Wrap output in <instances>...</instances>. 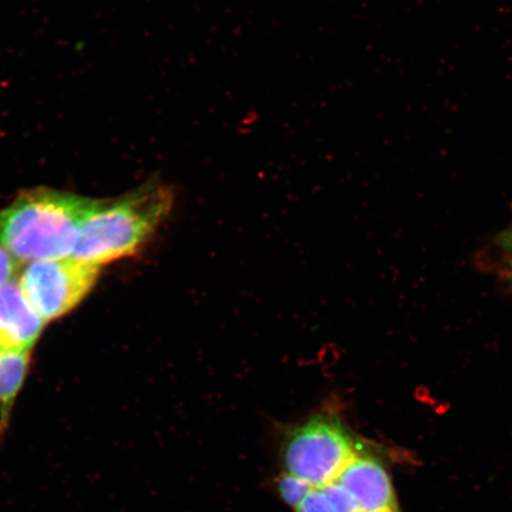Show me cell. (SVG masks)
<instances>
[{
    "instance_id": "6da1fadb",
    "label": "cell",
    "mask_w": 512,
    "mask_h": 512,
    "mask_svg": "<svg viewBox=\"0 0 512 512\" xmlns=\"http://www.w3.org/2000/svg\"><path fill=\"white\" fill-rule=\"evenodd\" d=\"M175 192L159 178L112 200H96L83 222L73 258L94 266L142 251L168 219Z\"/></svg>"
},
{
    "instance_id": "7a4b0ae2",
    "label": "cell",
    "mask_w": 512,
    "mask_h": 512,
    "mask_svg": "<svg viewBox=\"0 0 512 512\" xmlns=\"http://www.w3.org/2000/svg\"><path fill=\"white\" fill-rule=\"evenodd\" d=\"M95 202L49 188L24 191L0 211V243L17 262L69 258Z\"/></svg>"
},
{
    "instance_id": "3957f363",
    "label": "cell",
    "mask_w": 512,
    "mask_h": 512,
    "mask_svg": "<svg viewBox=\"0 0 512 512\" xmlns=\"http://www.w3.org/2000/svg\"><path fill=\"white\" fill-rule=\"evenodd\" d=\"M362 450L344 424L336 400H328L284 434L286 472L320 489L336 482L344 467Z\"/></svg>"
},
{
    "instance_id": "277c9868",
    "label": "cell",
    "mask_w": 512,
    "mask_h": 512,
    "mask_svg": "<svg viewBox=\"0 0 512 512\" xmlns=\"http://www.w3.org/2000/svg\"><path fill=\"white\" fill-rule=\"evenodd\" d=\"M100 267L69 258L31 262L19 274L25 297L46 322L78 306L92 291Z\"/></svg>"
},
{
    "instance_id": "5b68a950",
    "label": "cell",
    "mask_w": 512,
    "mask_h": 512,
    "mask_svg": "<svg viewBox=\"0 0 512 512\" xmlns=\"http://www.w3.org/2000/svg\"><path fill=\"white\" fill-rule=\"evenodd\" d=\"M336 482L355 499L358 512H399L387 470L379 459L362 450L344 467Z\"/></svg>"
},
{
    "instance_id": "8992f818",
    "label": "cell",
    "mask_w": 512,
    "mask_h": 512,
    "mask_svg": "<svg viewBox=\"0 0 512 512\" xmlns=\"http://www.w3.org/2000/svg\"><path fill=\"white\" fill-rule=\"evenodd\" d=\"M46 323L17 279L0 286V349L32 350Z\"/></svg>"
},
{
    "instance_id": "52a82bcc",
    "label": "cell",
    "mask_w": 512,
    "mask_h": 512,
    "mask_svg": "<svg viewBox=\"0 0 512 512\" xmlns=\"http://www.w3.org/2000/svg\"><path fill=\"white\" fill-rule=\"evenodd\" d=\"M31 350L0 349V443L10 427L12 408L28 374Z\"/></svg>"
},
{
    "instance_id": "ba28073f",
    "label": "cell",
    "mask_w": 512,
    "mask_h": 512,
    "mask_svg": "<svg viewBox=\"0 0 512 512\" xmlns=\"http://www.w3.org/2000/svg\"><path fill=\"white\" fill-rule=\"evenodd\" d=\"M278 488L284 501L294 509H296L298 505L304 501V498L315 489L311 484L305 482L304 479L293 476L288 472H285L284 475L280 477Z\"/></svg>"
},
{
    "instance_id": "9c48e42d",
    "label": "cell",
    "mask_w": 512,
    "mask_h": 512,
    "mask_svg": "<svg viewBox=\"0 0 512 512\" xmlns=\"http://www.w3.org/2000/svg\"><path fill=\"white\" fill-rule=\"evenodd\" d=\"M296 512H338L325 496L322 489H313L304 501L298 505Z\"/></svg>"
},
{
    "instance_id": "30bf717a",
    "label": "cell",
    "mask_w": 512,
    "mask_h": 512,
    "mask_svg": "<svg viewBox=\"0 0 512 512\" xmlns=\"http://www.w3.org/2000/svg\"><path fill=\"white\" fill-rule=\"evenodd\" d=\"M17 272V260L0 243V286L14 279Z\"/></svg>"
},
{
    "instance_id": "8fae6325",
    "label": "cell",
    "mask_w": 512,
    "mask_h": 512,
    "mask_svg": "<svg viewBox=\"0 0 512 512\" xmlns=\"http://www.w3.org/2000/svg\"><path fill=\"white\" fill-rule=\"evenodd\" d=\"M502 247H504L505 252L508 253L510 264L512 267V229L510 232L505 234L502 238Z\"/></svg>"
}]
</instances>
